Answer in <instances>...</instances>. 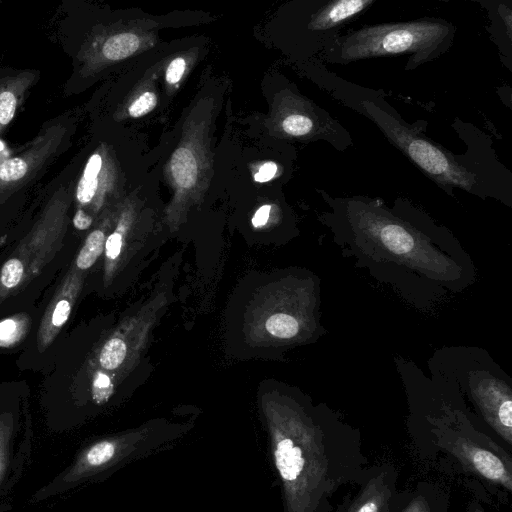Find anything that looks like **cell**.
I'll return each mask as SVG.
<instances>
[{"label":"cell","instance_id":"cell-1","mask_svg":"<svg viewBox=\"0 0 512 512\" xmlns=\"http://www.w3.org/2000/svg\"><path fill=\"white\" fill-rule=\"evenodd\" d=\"M320 220L354 267L388 285L415 309L428 312L476 281L470 254L446 227L398 199L389 208L363 196L333 198Z\"/></svg>","mask_w":512,"mask_h":512},{"label":"cell","instance_id":"cell-2","mask_svg":"<svg viewBox=\"0 0 512 512\" xmlns=\"http://www.w3.org/2000/svg\"><path fill=\"white\" fill-rule=\"evenodd\" d=\"M430 377L469 401L505 441L512 440V379L490 353L477 346H446L430 356Z\"/></svg>","mask_w":512,"mask_h":512},{"label":"cell","instance_id":"cell-3","mask_svg":"<svg viewBox=\"0 0 512 512\" xmlns=\"http://www.w3.org/2000/svg\"><path fill=\"white\" fill-rule=\"evenodd\" d=\"M454 26L442 19L422 18L365 26L333 40L326 53L332 63L406 55V69L439 57L449 49Z\"/></svg>","mask_w":512,"mask_h":512},{"label":"cell","instance_id":"cell-4","mask_svg":"<svg viewBox=\"0 0 512 512\" xmlns=\"http://www.w3.org/2000/svg\"><path fill=\"white\" fill-rule=\"evenodd\" d=\"M68 191L61 187L0 268V302L37 277L63 245L68 227Z\"/></svg>","mask_w":512,"mask_h":512},{"label":"cell","instance_id":"cell-5","mask_svg":"<svg viewBox=\"0 0 512 512\" xmlns=\"http://www.w3.org/2000/svg\"><path fill=\"white\" fill-rule=\"evenodd\" d=\"M364 113L386 138L427 177L452 195L454 188L473 192L476 174L461 164L449 151L370 101H363Z\"/></svg>","mask_w":512,"mask_h":512},{"label":"cell","instance_id":"cell-6","mask_svg":"<svg viewBox=\"0 0 512 512\" xmlns=\"http://www.w3.org/2000/svg\"><path fill=\"white\" fill-rule=\"evenodd\" d=\"M68 136V125L59 121L44 128L21 154L0 164V199L28 183L56 154Z\"/></svg>","mask_w":512,"mask_h":512},{"label":"cell","instance_id":"cell-7","mask_svg":"<svg viewBox=\"0 0 512 512\" xmlns=\"http://www.w3.org/2000/svg\"><path fill=\"white\" fill-rule=\"evenodd\" d=\"M291 437L282 438L276 445V466L283 480L304 481L311 492L328 482V460L319 437L308 449Z\"/></svg>","mask_w":512,"mask_h":512},{"label":"cell","instance_id":"cell-8","mask_svg":"<svg viewBox=\"0 0 512 512\" xmlns=\"http://www.w3.org/2000/svg\"><path fill=\"white\" fill-rule=\"evenodd\" d=\"M30 433H19L11 413L0 414V512L9 509L11 492L31 458Z\"/></svg>","mask_w":512,"mask_h":512},{"label":"cell","instance_id":"cell-9","mask_svg":"<svg viewBox=\"0 0 512 512\" xmlns=\"http://www.w3.org/2000/svg\"><path fill=\"white\" fill-rule=\"evenodd\" d=\"M83 284L79 270L67 272L48 304L37 332L39 352L48 348L66 324Z\"/></svg>","mask_w":512,"mask_h":512},{"label":"cell","instance_id":"cell-10","mask_svg":"<svg viewBox=\"0 0 512 512\" xmlns=\"http://www.w3.org/2000/svg\"><path fill=\"white\" fill-rule=\"evenodd\" d=\"M374 2V0H338L327 2L312 16L309 26L315 31L332 30L361 14Z\"/></svg>","mask_w":512,"mask_h":512},{"label":"cell","instance_id":"cell-11","mask_svg":"<svg viewBox=\"0 0 512 512\" xmlns=\"http://www.w3.org/2000/svg\"><path fill=\"white\" fill-rule=\"evenodd\" d=\"M35 81V73L24 71L0 79V134L13 120L19 102Z\"/></svg>","mask_w":512,"mask_h":512},{"label":"cell","instance_id":"cell-12","mask_svg":"<svg viewBox=\"0 0 512 512\" xmlns=\"http://www.w3.org/2000/svg\"><path fill=\"white\" fill-rule=\"evenodd\" d=\"M466 457L474 469L483 477L500 483L511 490V472L506 469L502 460L494 453L481 448L467 447Z\"/></svg>","mask_w":512,"mask_h":512},{"label":"cell","instance_id":"cell-13","mask_svg":"<svg viewBox=\"0 0 512 512\" xmlns=\"http://www.w3.org/2000/svg\"><path fill=\"white\" fill-rule=\"evenodd\" d=\"M102 167L101 155L99 153L92 154L76 187V199L79 204L87 205L94 200L99 187V174Z\"/></svg>","mask_w":512,"mask_h":512},{"label":"cell","instance_id":"cell-14","mask_svg":"<svg viewBox=\"0 0 512 512\" xmlns=\"http://www.w3.org/2000/svg\"><path fill=\"white\" fill-rule=\"evenodd\" d=\"M171 171L176 184L181 188H191L197 178V163L187 148H178L171 158Z\"/></svg>","mask_w":512,"mask_h":512},{"label":"cell","instance_id":"cell-15","mask_svg":"<svg viewBox=\"0 0 512 512\" xmlns=\"http://www.w3.org/2000/svg\"><path fill=\"white\" fill-rule=\"evenodd\" d=\"M29 324V316L23 313L0 320V347L9 348L22 341Z\"/></svg>","mask_w":512,"mask_h":512},{"label":"cell","instance_id":"cell-16","mask_svg":"<svg viewBox=\"0 0 512 512\" xmlns=\"http://www.w3.org/2000/svg\"><path fill=\"white\" fill-rule=\"evenodd\" d=\"M139 38L133 33H121L108 38L102 53L108 60H121L132 55L139 47Z\"/></svg>","mask_w":512,"mask_h":512},{"label":"cell","instance_id":"cell-17","mask_svg":"<svg viewBox=\"0 0 512 512\" xmlns=\"http://www.w3.org/2000/svg\"><path fill=\"white\" fill-rule=\"evenodd\" d=\"M105 233L101 229L93 230L86 238L80 249L75 265L78 270H86L92 267L105 248Z\"/></svg>","mask_w":512,"mask_h":512},{"label":"cell","instance_id":"cell-18","mask_svg":"<svg viewBox=\"0 0 512 512\" xmlns=\"http://www.w3.org/2000/svg\"><path fill=\"white\" fill-rule=\"evenodd\" d=\"M126 356V344L120 338L108 340L99 355V364L106 370H114L119 367Z\"/></svg>","mask_w":512,"mask_h":512},{"label":"cell","instance_id":"cell-19","mask_svg":"<svg viewBox=\"0 0 512 512\" xmlns=\"http://www.w3.org/2000/svg\"><path fill=\"white\" fill-rule=\"evenodd\" d=\"M384 503V493L376 487L367 490L351 512H380Z\"/></svg>","mask_w":512,"mask_h":512},{"label":"cell","instance_id":"cell-20","mask_svg":"<svg viewBox=\"0 0 512 512\" xmlns=\"http://www.w3.org/2000/svg\"><path fill=\"white\" fill-rule=\"evenodd\" d=\"M112 391V385L109 377L102 372H98L93 381V398L98 404L105 402Z\"/></svg>","mask_w":512,"mask_h":512},{"label":"cell","instance_id":"cell-21","mask_svg":"<svg viewBox=\"0 0 512 512\" xmlns=\"http://www.w3.org/2000/svg\"><path fill=\"white\" fill-rule=\"evenodd\" d=\"M156 96L152 92H146L142 94L138 99L134 101V103L129 107V114L132 117H140L151 110L156 106Z\"/></svg>","mask_w":512,"mask_h":512},{"label":"cell","instance_id":"cell-22","mask_svg":"<svg viewBox=\"0 0 512 512\" xmlns=\"http://www.w3.org/2000/svg\"><path fill=\"white\" fill-rule=\"evenodd\" d=\"M122 248V235L115 231L108 236L105 242V253L109 260L116 259Z\"/></svg>","mask_w":512,"mask_h":512},{"label":"cell","instance_id":"cell-23","mask_svg":"<svg viewBox=\"0 0 512 512\" xmlns=\"http://www.w3.org/2000/svg\"><path fill=\"white\" fill-rule=\"evenodd\" d=\"M185 71V61L183 58H175L168 66L166 71V80L168 83L178 82Z\"/></svg>","mask_w":512,"mask_h":512},{"label":"cell","instance_id":"cell-24","mask_svg":"<svg viewBox=\"0 0 512 512\" xmlns=\"http://www.w3.org/2000/svg\"><path fill=\"white\" fill-rule=\"evenodd\" d=\"M277 169H278V167H277L276 163L271 162V161L266 162L265 164H263L260 167L259 171L255 174L254 179H255V181L261 182V183L267 182L275 176Z\"/></svg>","mask_w":512,"mask_h":512},{"label":"cell","instance_id":"cell-25","mask_svg":"<svg viewBox=\"0 0 512 512\" xmlns=\"http://www.w3.org/2000/svg\"><path fill=\"white\" fill-rule=\"evenodd\" d=\"M92 224V217L84 212L83 209H78L73 217V225L79 230L88 229Z\"/></svg>","mask_w":512,"mask_h":512},{"label":"cell","instance_id":"cell-26","mask_svg":"<svg viewBox=\"0 0 512 512\" xmlns=\"http://www.w3.org/2000/svg\"><path fill=\"white\" fill-rule=\"evenodd\" d=\"M271 206L270 205H263L261 206L255 213V215L252 218V224L254 227H261L265 225L268 221L269 214H270Z\"/></svg>","mask_w":512,"mask_h":512},{"label":"cell","instance_id":"cell-27","mask_svg":"<svg viewBox=\"0 0 512 512\" xmlns=\"http://www.w3.org/2000/svg\"><path fill=\"white\" fill-rule=\"evenodd\" d=\"M404 512H429V510L423 501L415 500L404 510Z\"/></svg>","mask_w":512,"mask_h":512}]
</instances>
